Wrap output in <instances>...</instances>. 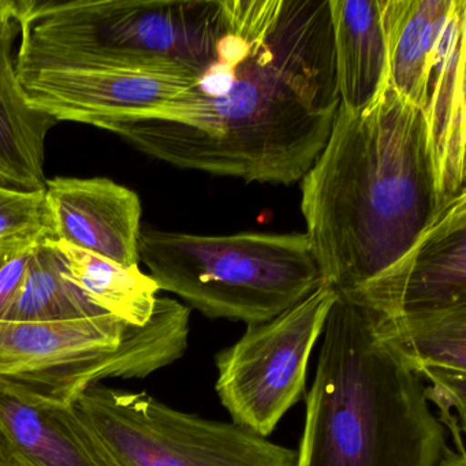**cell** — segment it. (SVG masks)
Listing matches in <instances>:
<instances>
[{
	"label": "cell",
	"instance_id": "52a82bcc",
	"mask_svg": "<svg viewBox=\"0 0 466 466\" xmlns=\"http://www.w3.org/2000/svg\"><path fill=\"white\" fill-rule=\"evenodd\" d=\"M390 86L424 116L441 198L465 189L466 0H379Z\"/></svg>",
	"mask_w": 466,
	"mask_h": 466
},
{
	"label": "cell",
	"instance_id": "ac0fdd59",
	"mask_svg": "<svg viewBox=\"0 0 466 466\" xmlns=\"http://www.w3.org/2000/svg\"><path fill=\"white\" fill-rule=\"evenodd\" d=\"M105 315L69 277L53 234L35 250L6 323H50Z\"/></svg>",
	"mask_w": 466,
	"mask_h": 466
},
{
	"label": "cell",
	"instance_id": "ffe728a7",
	"mask_svg": "<svg viewBox=\"0 0 466 466\" xmlns=\"http://www.w3.org/2000/svg\"><path fill=\"white\" fill-rule=\"evenodd\" d=\"M0 466H31L0 422Z\"/></svg>",
	"mask_w": 466,
	"mask_h": 466
},
{
	"label": "cell",
	"instance_id": "9c48e42d",
	"mask_svg": "<svg viewBox=\"0 0 466 466\" xmlns=\"http://www.w3.org/2000/svg\"><path fill=\"white\" fill-rule=\"evenodd\" d=\"M337 296L331 286H320L271 320L249 324L217 354L215 390L231 422L268 438L301 400L310 354Z\"/></svg>",
	"mask_w": 466,
	"mask_h": 466
},
{
	"label": "cell",
	"instance_id": "30bf717a",
	"mask_svg": "<svg viewBox=\"0 0 466 466\" xmlns=\"http://www.w3.org/2000/svg\"><path fill=\"white\" fill-rule=\"evenodd\" d=\"M26 103L58 121L100 125L157 113L187 91L195 75L111 67L15 69Z\"/></svg>",
	"mask_w": 466,
	"mask_h": 466
},
{
	"label": "cell",
	"instance_id": "7c38bea8",
	"mask_svg": "<svg viewBox=\"0 0 466 466\" xmlns=\"http://www.w3.org/2000/svg\"><path fill=\"white\" fill-rule=\"evenodd\" d=\"M54 239L130 268L138 266L141 201L108 178L56 177L46 182Z\"/></svg>",
	"mask_w": 466,
	"mask_h": 466
},
{
	"label": "cell",
	"instance_id": "e0dca14e",
	"mask_svg": "<svg viewBox=\"0 0 466 466\" xmlns=\"http://www.w3.org/2000/svg\"><path fill=\"white\" fill-rule=\"evenodd\" d=\"M69 277L103 312L133 326H146L157 308V282L140 271L56 241Z\"/></svg>",
	"mask_w": 466,
	"mask_h": 466
},
{
	"label": "cell",
	"instance_id": "8fae6325",
	"mask_svg": "<svg viewBox=\"0 0 466 466\" xmlns=\"http://www.w3.org/2000/svg\"><path fill=\"white\" fill-rule=\"evenodd\" d=\"M342 294L386 318L466 304V189L444 200L427 230L391 268Z\"/></svg>",
	"mask_w": 466,
	"mask_h": 466
},
{
	"label": "cell",
	"instance_id": "2e32d148",
	"mask_svg": "<svg viewBox=\"0 0 466 466\" xmlns=\"http://www.w3.org/2000/svg\"><path fill=\"white\" fill-rule=\"evenodd\" d=\"M339 106L372 107L390 86L389 53L379 0H329Z\"/></svg>",
	"mask_w": 466,
	"mask_h": 466
},
{
	"label": "cell",
	"instance_id": "4fadbf2b",
	"mask_svg": "<svg viewBox=\"0 0 466 466\" xmlns=\"http://www.w3.org/2000/svg\"><path fill=\"white\" fill-rule=\"evenodd\" d=\"M379 334L411 370L430 381L425 397L441 409L444 427L462 444L466 420V304L419 315H375Z\"/></svg>",
	"mask_w": 466,
	"mask_h": 466
},
{
	"label": "cell",
	"instance_id": "44dd1931",
	"mask_svg": "<svg viewBox=\"0 0 466 466\" xmlns=\"http://www.w3.org/2000/svg\"><path fill=\"white\" fill-rule=\"evenodd\" d=\"M441 466H466L465 452L457 451V450H447L446 457Z\"/></svg>",
	"mask_w": 466,
	"mask_h": 466
},
{
	"label": "cell",
	"instance_id": "5b68a950",
	"mask_svg": "<svg viewBox=\"0 0 466 466\" xmlns=\"http://www.w3.org/2000/svg\"><path fill=\"white\" fill-rule=\"evenodd\" d=\"M138 258L159 290L211 319L264 323L326 285L305 233L196 236L141 230Z\"/></svg>",
	"mask_w": 466,
	"mask_h": 466
},
{
	"label": "cell",
	"instance_id": "277c9868",
	"mask_svg": "<svg viewBox=\"0 0 466 466\" xmlns=\"http://www.w3.org/2000/svg\"><path fill=\"white\" fill-rule=\"evenodd\" d=\"M220 0H17L15 69L111 67L198 75Z\"/></svg>",
	"mask_w": 466,
	"mask_h": 466
},
{
	"label": "cell",
	"instance_id": "d6986e66",
	"mask_svg": "<svg viewBox=\"0 0 466 466\" xmlns=\"http://www.w3.org/2000/svg\"><path fill=\"white\" fill-rule=\"evenodd\" d=\"M50 228L46 192L0 185V238Z\"/></svg>",
	"mask_w": 466,
	"mask_h": 466
},
{
	"label": "cell",
	"instance_id": "9a60e30c",
	"mask_svg": "<svg viewBox=\"0 0 466 466\" xmlns=\"http://www.w3.org/2000/svg\"><path fill=\"white\" fill-rule=\"evenodd\" d=\"M18 36L17 0H0V185L43 190L46 138L56 121L26 103L13 58Z\"/></svg>",
	"mask_w": 466,
	"mask_h": 466
},
{
	"label": "cell",
	"instance_id": "6da1fadb",
	"mask_svg": "<svg viewBox=\"0 0 466 466\" xmlns=\"http://www.w3.org/2000/svg\"><path fill=\"white\" fill-rule=\"evenodd\" d=\"M339 103L329 0H220L192 86L99 127L176 167L288 187L323 151Z\"/></svg>",
	"mask_w": 466,
	"mask_h": 466
},
{
	"label": "cell",
	"instance_id": "5bb4252c",
	"mask_svg": "<svg viewBox=\"0 0 466 466\" xmlns=\"http://www.w3.org/2000/svg\"><path fill=\"white\" fill-rule=\"evenodd\" d=\"M0 422L31 466H122L76 405L39 400L0 381Z\"/></svg>",
	"mask_w": 466,
	"mask_h": 466
},
{
	"label": "cell",
	"instance_id": "8992f818",
	"mask_svg": "<svg viewBox=\"0 0 466 466\" xmlns=\"http://www.w3.org/2000/svg\"><path fill=\"white\" fill-rule=\"evenodd\" d=\"M190 308L157 297L146 326L116 316L50 323L0 321V381L48 402L76 405L108 379H146L187 349Z\"/></svg>",
	"mask_w": 466,
	"mask_h": 466
},
{
	"label": "cell",
	"instance_id": "ba28073f",
	"mask_svg": "<svg viewBox=\"0 0 466 466\" xmlns=\"http://www.w3.org/2000/svg\"><path fill=\"white\" fill-rule=\"evenodd\" d=\"M122 466H296L297 451L147 392L97 386L76 402Z\"/></svg>",
	"mask_w": 466,
	"mask_h": 466
},
{
	"label": "cell",
	"instance_id": "3957f363",
	"mask_svg": "<svg viewBox=\"0 0 466 466\" xmlns=\"http://www.w3.org/2000/svg\"><path fill=\"white\" fill-rule=\"evenodd\" d=\"M337 294L296 466H441L447 431L421 378L379 334L372 312Z\"/></svg>",
	"mask_w": 466,
	"mask_h": 466
},
{
	"label": "cell",
	"instance_id": "7a4b0ae2",
	"mask_svg": "<svg viewBox=\"0 0 466 466\" xmlns=\"http://www.w3.org/2000/svg\"><path fill=\"white\" fill-rule=\"evenodd\" d=\"M299 184L305 234L324 283L337 293L391 268L444 203L427 121L391 86L361 113L339 106Z\"/></svg>",
	"mask_w": 466,
	"mask_h": 466
}]
</instances>
